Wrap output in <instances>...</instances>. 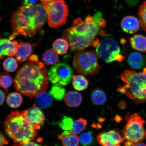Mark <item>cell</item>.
Here are the masks:
<instances>
[{
  "label": "cell",
  "instance_id": "obj_22",
  "mask_svg": "<svg viewBox=\"0 0 146 146\" xmlns=\"http://www.w3.org/2000/svg\"><path fill=\"white\" fill-rule=\"evenodd\" d=\"M72 78V85L76 90L82 91L87 88L88 82L84 76L82 75H73Z\"/></svg>",
  "mask_w": 146,
  "mask_h": 146
},
{
  "label": "cell",
  "instance_id": "obj_5",
  "mask_svg": "<svg viewBox=\"0 0 146 146\" xmlns=\"http://www.w3.org/2000/svg\"><path fill=\"white\" fill-rule=\"evenodd\" d=\"M121 78L125 84L119 85L117 90L137 103L146 102V67L142 72L124 71Z\"/></svg>",
  "mask_w": 146,
  "mask_h": 146
},
{
  "label": "cell",
  "instance_id": "obj_11",
  "mask_svg": "<svg viewBox=\"0 0 146 146\" xmlns=\"http://www.w3.org/2000/svg\"><path fill=\"white\" fill-rule=\"evenodd\" d=\"M98 143L102 146H121L125 140L123 133L117 129L99 133L97 136Z\"/></svg>",
  "mask_w": 146,
  "mask_h": 146
},
{
  "label": "cell",
  "instance_id": "obj_39",
  "mask_svg": "<svg viewBox=\"0 0 146 146\" xmlns=\"http://www.w3.org/2000/svg\"><path fill=\"white\" fill-rule=\"evenodd\" d=\"M133 146H146V145L145 143L140 142V143L136 144Z\"/></svg>",
  "mask_w": 146,
  "mask_h": 146
},
{
  "label": "cell",
  "instance_id": "obj_9",
  "mask_svg": "<svg viewBox=\"0 0 146 146\" xmlns=\"http://www.w3.org/2000/svg\"><path fill=\"white\" fill-rule=\"evenodd\" d=\"M96 54L100 59L106 63L115 61H123L125 57L120 54V48L118 43L112 38L102 40L96 49Z\"/></svg>",
  "mask_w": 146,
  "mask_h": 146
},
{
  "label": "cell",
  "instance_id": "obj_37",
  "mask_svg": "<svg viewBox=\"0 0 146 146\" xmlns=\"http://www.w3.org/2000/svg\"><path fill=\"white\" fill-rule=\"evenodd\" d=\"M29 58H30L29 61L35 62L39 61V59H38V56L35 54L32 55Z\"/></svg>",
  "mask_w": 146,
  "mask_h": 146
},
{
  "label": "cell",
  "instance_id": "obj_2",
  "mask_svg": "<svg viewBox=\"0 0 146 146\" xmlns=\"http://www.w3.org/2000/svg\"><path fill=\"white\" fill-rule=\"evenodd\" d=\"M47 14L42 4L32 6L23 5L17 9L11 17L13 33L10 38L21 35L32 37L46 23Z\"/></svg>",
  "mask_w": 146,
  "mask_h": 146
},
{
  "label": "cell",
  "instance_id": "obj_6",
  "mask_svg": "<svg viewBox=\"0 0 146 146\" xmlns=\"http://www.w3.org/2000/svg\"><path fill=\"white\" fill-rule=\"evenodd\" d=\"M126 124L123 134L125 141L124 146H133L146 139V130L144 127L145 120L136 113H128L125 118Z\"/></svg>",
  "mask_w": 146,
  "mask_h": 146
},
{
  "label": "cell",
  "instance_id": "obj_41",
  "mask_svg": "<svg viewBox=\"0 0 146 146\" xmlns=\"http://www.w3.org/2000/svg\"><path fill=\"white\" fill-rule=\"evenodd\" d=\"M0 72H1V70H0Z\"/></svg>",
  "mask_w": 146,
  "mask_h": 146
},
{
  "label": "cell",
  "instance_id": "obj_33",
  "mask_svg": "<svg viewBox=\"0 0 146 146\" xmlns=\"http://www.w3.org/2000/svg\"><path fill=\"white\" fill-rule=\"evenodd\" d=\"M38 0H21L22 3L25 5L32 6L35 5Z\"/></svg>",
  "mask_w": 146,
  "mask_h": 146
},
{
  "label": "cell",
  "instance_id": "obj_40",
  "mask_svg": "<svg viewBox=\"0 0 146 146\" xmlns=\"http://www.w3.org/2000/svg\"><path fill=\"white\" fill-rule=\"evenodd\" d=\"M40 1L42 2V3L44 2H47L50 1L52 0H40Z\"/></svg>",
  "mask_w": 146,
  "mask_h": 146
},
{
  "label": "cell",
  "instance_id": "obj_12",
  "mask_svg": "<svg viewBox=\"0 0 146 146\" xmlns=\"http://www.w3.org/2000/svg\"><path fill=\"white\" fill-rule=\"evenodd\" d=\"M23 113L27 121L38 130L44 123L45 119L44 113L35 104L30 108L23 111Z\"/></svg>",
  "mask_w": 146,
  "mask_h": 146
},
{
  "label": "cell",
  "instance_id": "obj_25",
  "mask_svg": "<svg viewBox=\"0 0 146 146\" xmlns=\"http://www.w3.org/2000/svg\"><path fill=\"white\" fill-rule=\"evenodd\" d=\"M59 59L58 55L54 50L46 51L42 56L43 61L45 64L48 65L55 64Z\"/></svg>",
  "mask_w": 146,
  "mask_h": 146
},
{
  "label": "cell",
  "instance_id": "obj_20",
  "mask_svg": "<svg viewBox=\"0 0 146 146\" xmlns=\"http://www.w3.org/2000/svg\"><path fill=\"white\" fill-rule=\"evenodd\" d=\"M58 138L62 140L63 146H78L79 145V138L72 133L64 135H58Z\"/></svg>",
  "mask_w": 146,
  "mask_h": 146
},
{
  "label": "cell",
  "instance_id": "obj_18",
  "mask_svg": "<svg viewBox=\"0 0 146 146\" xmlns=\"http://www.w3.org/2000/svg\"><path fill=\"white\" fill-rule=\"evenodd\" d=\"M131 47L139 52H146V37L141 35H134L129 39Z\"/></svg>",
  "mask_w": 146,
  "mask_h": 146
},
{
  "label": "cell",
  "instance_id": "obj_16",
  "mask_svg": "<svg viewBox=\"0 0 146 146\" xmlns=\"http://www.w3.org/2000/svg\"><path fill=\"white\" fill-rule=\"evenodd\" d=\"M128 62L131 68L138 69L145 66L146 59L143 55L137 52H134L129 55L128 58Z\"/></svg>",
  "mask_w": 146,
  "mask_h": 146
},
{
  "label": "cell",
  "instance_id": "obj_36",
  "mask_svg": "<svg viewBox=\"0 0 146 146\" xmlns=\"http://www.w3.org/2000/svg\"><path fill=\"white\" fill-rule=\"evenodd\" d=\"M6 142L5 136L0 132V146H3L6 143Z\"/></svg>",
  "mask_w": 146,
  "mask_h": 146
},
{
  "label": "cell",
  "instance_id": "obj_15",
  "mask_svg": "<svg viewBox=\"0 0 146 146\" xmlns=\"http://www.w3.org/2000/svg\"><path fill=\"white\" fill-rule=\"evenodd\" d=\"M33 51L31 44L24 42L18 43L15 54L16 60L19 62H23L30 58Z\"/></svg>",
  "mask_w": 146,
  "mask_h": 146
},
{
  "label": "cell",
  "instance_id": "obj_32",
  "mask_svg": "<svg viewBox=\"0 0 146 146\" xmlns=\"http://www.w3.org/2000/svg\"><path fill=\"white\" fill-rule=\"evenodd\" d=\"M79 140L82 145L84 146L90 145L93 140L92 133L88 132L82 133L80 136Z\"/></svg>",
  "mask_w": 146,
  "mask_h": 146
},
{
  "label": "cell",
  "instance_id": "obj_19",
  "mask_svg": "<svg viewBox=\"0 0 146 146\" xmlns=\"http://www.w3.org/2000/svg\"><path fill=\"white\" fill-rule=\"evenodd\" d=\"M36 98L38 105L42 108L50 107L53 101L52 96L49 93L46 92L40 93Z\"/></svg>",
  "mask_w": 146,
  "mask_h": 146
},
{
  "label": "cell",
  "instance_id": "obj_27",
  "mask_svg": "<svg viewBox=\"0 0 146 146\" xmlns=\"http://www.w3.org/2000/svg\"><path fill=\"white\" fill-rule=\"evenodd\" d=\"M87 124L86 119L80 118L74 121L73 129L70 131V132L75 134H79L85 129Z\"/></svg>",
  "mask_w": 146,
  "mask_h": 146
},
{
  "label": "cell",
  "instance_id": "obj_34",
  "mask_svg": "<svg viewBox=\"0 0 146 146\" xmlns=\"http://www.w3.org/2000/svg\"><path fill=\"white\" fill-rule=\"evenodd\" d=\"M13 146H41L38 144L32 141L27 142V143L19 144L15 143Z\"/></svg>",
  "mask_w": 146,
  "mask_h": 146
},
{
  "label": "cell",
  "instance_id": "obj_23",
  "mask_svg": "<svg viewBox=\"0 0 146 146\" xmlns=\"http://www.w3.org/2000/svg\"><path fill=\"white\" fill-rule=\"evenodd\" d=\"M6 102L9 107L13 108H17L22 103V97L19 93L12 92L7 96Z\"/></svg>",
  "mask_w": 146,
  "mask_h": 146
},
{
  "label": "cell",
  "instance_id": "obj_17",
  "mask_svg": "<svg viewBox=\"0 0 146 146\" xmlns=\"http://www.w3.org/2000/svg\"><path fill=\"white\" fill-rule=\"evenodd\" d=\"M82 99L81 94L75 91H70L67 93L64 98L66 104L70 108L79 106L82 103Z\"/></svg>",
  "mask_w": 146,
  "mask_h": 146
},
{
  "label": "cell",
  "instance_id": "obj_8",
  "mask_svg": "<svg viewBox=\"0 0 146 146\" xmlns=\"http://www.w3.org/2000/svg\"><path fill=\"white\" fill-rule=\"evenodd\" d=\"M42 4L47 14L49 26L55 28L65 24L69 10L64 0H52Z\"/></svg>",
  "mask_w": 146,
  "mask_h": 146
},
{
  "label": "cell",
  "instance_id": "obj_1",
  "mask_svg": "<svg viewBox=\"0 0 146 146\" xmlns=\"http://www.w3.org/2000/svg\"><path fill=\"white\" fill-rule=\"evenodd\" d=\"M48 78L44 64L29 61L18 71L14 80L15 88L31 99L48 88Z\"/></svg>",
  "mask_w": 146,
  "mask_h": 146
},
{
  "label": "cell",
  "instance_id": "obj_31",
  "mask_svg": "<svg viewBox=\"0 0 146 146\" xmlns=\"http://www.w3.org/2000/svg\"><path fill=\"white\" fill-rule=\"evenodd\" d=\"M74 122L72 118L64 116L58 123V125L63 130L70 131L73 129Z\"/></svg>",
  "mask_w": 146,
  "mask_h": 146
},
{
  "label": "cell",
  "instance_id": "obj_29",
  "mask_svg": "<svg viewBox=\"0 0 146 146\" xmlns=\"http://www.w3.org/2000/svg\"><path fill=\"white\" fill-rule=\"evenodd\" d=\"M138 17L141 28L146 31V1L140 6L138 10Z\"/></svg>",
  "mask_w": 146,
  "mask_h": 146
},
{
  "label": "cell",
  "instance_id": "obj_21",
  "mask_svg": "<svg viewBox=\"0 0 146 146\" xmlns=\"http://www.w3.org/2000/svg\"><path fill=\"white\" fill-rule=\"evenodd\" d=\"M53 50L56 54L63 55L66 53L69 48V44L63 38L56 39L52 44Z\"/></svg>",
  "mask_w": 146,
  "mask_h": 146
},
{
  "label": "cell",
  "instance_id": "obj_38",
  "mask_svg": "<svg viewBox=\"0 0 146 146\" xmlns=\"http://www.w3.org/2000/svg\"><path fill=\"white\" fill-rule=\"evenodd\" d=\"M114 120L118 123H120L122 120V118L120 116L118 115H117L115 117Z\"/></svg>",
  "mask_w": 146,
  "mask_h": 146
},
{
  "label": "cell",
  "instance_id": "obj_30",
  "mask_svg": "<svg viewBox=\"0 0 146 146\" xmlns=\"http://www.w3.org/2000/svg\"><path fill=\"white\" fill-rule=\"evenodd\" d=\"M3 68L7 72H13L15 71L18 67L17 61L12 57L7 58L3 64Z\"/></svg>",
  "mask_w": 146,
  "mask_h": 146
},
{
  "label": "cell",
  "instance_id": "obj_10",
  "mask_svg": "<svg viewBox=\"0 0 146 146\" xmlns=\"http://www.w3.org/2000/svg\"><path fill=\"white\" fill-rule=\"evenodd\" d=\"M73 72L70 66L66 63L60 62L54 64L47 72L48 80L52 84L65 86L70 83Z\"/></svg>",
  "mask_w": 146,
  "mask_h": 146
},
{
  "label": "cell",
  "instance_id": "obj_14",
  "mask_svg": "<svg viewBox=\"0 0 146 146\" xmlns=\"http://www.w3.org/2000/svg\"><path fill=\"white\" fill-rule=\"evenodd\" d=\"M121 27L123 31L127 34H133L139 30V21L134 16H128L124 17L121 22Z\"/></svg>",
  "mask_w": 146,
  "mask_h": 146
},
{
  "label": "cell",
  "instance_id": "obj_13",
  "mask_svg": "<svg viewBox=\"0 0 146 146\" xmlns=\"http://www.w3.org/2000/svg\"><path fill=\"white\" fill-rule=\"evenodd\" d=\"M18 44L17 41L0 39V60L3 59L5 56L10 57L15 56Z\"/></svg>",
  "mask_w": 146,
  "mask_h": 146
},
{
  "label": "cell",
  "instance_id": "obj_24",
  "mask_svg": "<svg viewBox=\"0 0 146 146\" xmlns=\"http://www.w3.org/2000/svg\"><path fill=\"white\" fill-rule=\"evenodd\" d=\"M91 98L92 103L96 105L104 104L107 100L104 91L99 89H96L93 91L91 94Z\"/></svg>",
  "mask_w": 146,
  "mask_h": 146
},
{
  "label": "cell",
  "instance_id": "obj_4",
  "mask_svg": "<svg viewBox=\"0 0 146 146\" xmlns=\"http://www.w3.org/2000/svg\"><path fill=\"white\" fill-rule=\"evenodd\" d=\"M6 134L16 144L32 141L38 134L36 128L27 121L23 111H12L4 123Z\"/></svg>",
  "mask_w": 146,
  "mask_h": 146
},
{
  "label": "cell",
  "instance_id": "obj_7",
  "mask_svg": "<svg viewBox=\"0 0 146 146\" xmlns=\"http://www.w3.org/2000/svg\"><path fill=\"white\" fill-rule=\"evenodd\" d=\"M97 54L94 51L81 50L76 52L73 59L75 70L84 75L94 76L100 68Z\"/></svg>",
  "mask_w": 146,
  "mask_h": 146
},
{
  "label": "cell",
  "instance_id": "obj_3",
  "mask_svg": "<svg viewBox=\"0 0 146 146\" xmlns=\"http://www.w3.org/2000/svg\"><path fill=\"white\" fill-rule=\"evenodd\" d=\"M102 29L95 22L87 23L78 18L71 28L66 29L62 37L69 44L71 52L84 50L90 45Z\"/></svg>",
  "mask_w": 146,
  "mask_h": 146
},
{
  "label": "cell",
  "instance_id": "obj_28",
  "mask_svg": "<svg viewBox=\"0 0 146 146\" xmlns=\"http://www.w3.org/2000/svg\"><path fill=\"white\" fill-rule=\"evenodd\" d=\"M13 80L8 73L4 72L0 74V87L7 92L9 87L11 86Z\"/></svg>",
  "mask_w": 146,
  "mask_h": 146
},
{
  "label": "cell",
  "instance_id": "obj_35",
  "mask_svg": "<svg viewBox=\"0 0 146 146\" xmlns=\"http://www.w3.org/2000/svg\"><path fill=\"white\" fill-rule=\"evenodd\" d=\"M5 94L2 91L0 90V106L3 105L5 99Z\"/></svg>",
  "mask_w": 146,
  "mask_h": 146
},
{
  "label": "cell",
  "instance_id": "obj_26",
  "mask_svg": "<svg viewBox=\"0 0 146 146\" xmlns=\"http://www.w3.org/2000/svg\"><path fill=\"white\" fill-rule=\"evenodd\" d=\"M66 90L63 87L53 85L49 92L52 97L58 101H61L64 97Z\"/></svg>",
  "mask_w": 146,
  "mask_h": 146
}]
</instances>
